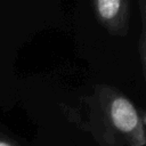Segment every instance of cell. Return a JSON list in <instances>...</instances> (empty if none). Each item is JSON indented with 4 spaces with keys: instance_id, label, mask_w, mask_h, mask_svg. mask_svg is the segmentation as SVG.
I'll use <instances>...</instances> for the list:
<instances>
[{
    "instance_id": "3",
    "label": "cell",
    "mask_w": 146,
    "mask_h": 146,
    "mask_svg": "<svg viewBox=\"0 0 146 146\" xmlns=\"http://www.w3.org/2000/svg\"><path fill=\"white\" fill-rule=\"evenodd\" d=\"M0 146H17V145L14 143V140H11L6 135L0 132Z\"/></svg>"
},
{
    "instance_id": "2",
    "label": "cell",
    "mask_w": 146,
    "mask_h": 146,
    "mask_svg": "<svg viewBox=\"0 0 146 146\" xmlns=\"http://www.w3.org/2000/svg\"><path fill=\"white\" fill-rule=\"evenodd\" d=\"M100 24L113 35H125L129 26V0H95Z\"/></svg>"
},
{
    "instance_id": "1",
    "label": "cell",
    "mask_w": 146,
    "mask_h": 146,
    "mask_svg": "<svg viewBox=\"0 0 146 146\" xmlns=\"http://www.w3.org/2000/svg\"><path fill=\"white\" fill-rule=\"evenodd\" d=\"M99 96L105 131L112 133L110 141L119 138L122 146H145V113L112 88H102Z\"/></svg>"
}]
</instances>
